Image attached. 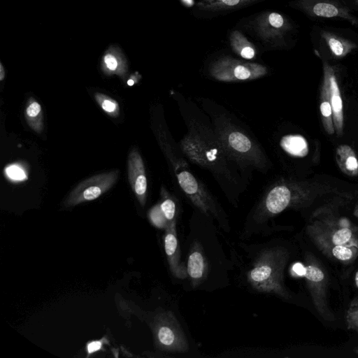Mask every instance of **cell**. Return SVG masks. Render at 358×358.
Segmentation results:
<instances>
[{
	"mask_svg": "<svg viewBox=\"0 0 358 358\" xmlns=\"http://www.w3.org/2000/svg\"><path fill=\"white\" fill-rule=\"evenodd\" d=\"M255 28L262 39L273 41L282 37L288 30L289 23L281 14L268 12L262 14L257 18Z\"/></svg>",
	"mask_w": 358,
	"mask_h": 358,
	"instance_id": "11",
	"label": "cell"
},
{
	"mask_svg": "<svg viewBox=\"0 0 358 358\" xmlns=\"http://www.w3.org/2000/svg\"><path fill=\"white\" fill-rule=\"evenodd\" d=\"M259 0H201L197 7L206 11H220L243 7Z\"/></svg>",
	"mask_w": 358,
	"mask_h": 358,
	"instance_id": "15",
	"label": "cell"
},
{
	"mask_svg": "<svg viewBox=\"0 0 358 358\" xmlns=\"http://www.w3.org/2000/svg\"><path fill=\"white\" fill-rule=\"evenodd\" d=\"M355 352H356V354H357V355H358V348H356V349H355Z\"/></svg>",
	"mask_w": 358,
	"mask_h": 358,
	"instance_id": "34",
	"label": "cell"
},
{
	"mask_svg": "<svg viewBox=\"0 0 358 358\" xmlns=\"http://www.w3.org/2000/svg\"><path fill=\"white\" fill-rule=\"evenodd\" d=\"M312 13L317 17H334L342 16L341 9L334 3L319 1L314 3L310 8Z\"/></svg>",
	"mask_w": 358,
	"mask_h": 358,
	"instance_id": "23",
	"label": "cell"
},
{
	"mask_svg": "<svg viewBox=\"0 0 358 358\" xmlns=\"http://www.w3.org/2000/svg\"><path fill=\"white\" fill-rule=\"evenodd\" d=\"M148 216L153 225L159 229H166L168 222L160 209L159 204L153 206L149 211Z\"/></svg>",
	"mask_w": 358,
	"mask_h": 358,
	"instance_id": "26",
	"label": "cell"
},
{
	"mask_svg": "<svg viewBox=\"0 0 358 358\" xmlns=\"http://www.w3.org/2000/svg\"><path fill=\"white\" fill-rule=\"evenodd\" d=\"M180 1L182 3V4L187 7L192 6L194 3V0H180Z\"/></svg>",
	"mask_w": 358,
	"mask_h": 358,
	"instance_id": "30",
	"label": "cell"
},
{
	"mask_svg": "<svg viewBox=\"0 0 358 358\" xmlns=\"http://www.w3.org/2000/svg\"><path fill=\"white\" fill-rule=\"evenodd\" d=\"M103 340L104 339L89 342L87 345V356L90 355L91 354L96 351L100 350L102 348L103 343H105L103 341Z\"/></svg>",
	"mask_w": 358,
	"mask_h": 358,
	"instance_id": "28",
	"label": "cell"
},
{
	"mask_svg": "<svg viewBox=\"0 0 358 358\" xmlns=\"http://www.w3.org/2000/svg\"><path fill=\"white\" fill-rule=\"evenodd\" d=\"M355 285H356L357 287L358 288V271L355 273Z\"/></svg>",
	"mask_w": 358,
	"mask_h": 358,
	"instance_id": "32",
	"label": "cell"
},
{
	"mask_svg": "<svg viewBox=\"0 0 358 358\" xmlns=\"http://www.w3.org/2000/svg\"><path fill=\"white\" fill-rule=\"evenodd\" d=\"M211 124L222 148L243 171L252 169L266 172L268 159L255 139L224 113H210Z\"/></svg>",
	"mask_w": 358,
	"mask_h": 358,
	"instance_id": "2",
	"label": "cell"
},
{
	"mask_svg": "<svg viewBox=\"0 0 358 358\" xmlns=\"http://www.w3.org/2000/svg\"><path fill=\"white\" fill-rule=\"evenodd\" d=\"M289 259L286 248L274 247L259 254L248 273V280L257 291L273 293L284 299L289 297L284 282V269Z\"/></svg>",
	"mask_w": 358,
	"mask_h": 358,
	"instance_id": "4",
	"label": "cell"
},
{
	"mask_svg": "<svg viewBox=\"0 0 358 358\" xmlns=\"http://www.w3.org/2000/svg\"><path fill=\"white\" fill-rule=\"evenodd\" d=\"M5 78V70L3 64L0 62V80L2 81Z\"/></svg>",
	"mask_w": 358,
	"mask_h": 358,
	"instance_id": "31",
	"label": "cell"
},
{
	"mask_svg": "<svg viewBox=\"0 0 358 358\" xmlns=\"http://www.w3.org/2000/svg\"><path fill=\"white\" fill-rule=\"evenodd\" d=\"M280 145L285 151L294 157H305L308 152V143L301 135L284 136L280 141Z\"/></svg>",
	"mask_w": 358,
	"mask_h": 358,
	"instance_id": "17",
	"label": "cell"
},
{
	"mask_svg": "<svg viewBox=\"0 0 358 358\" xmlns=\"http://www.w3.org/2000/svg\"><path fill=\"white\" fill-rule=\"evenodd\" d=\"M324 38L330 51L336 57L345 56L353 48L352 43L335 35L326 34Z\"/></svg>",
	"mask_w": 358,
	"mask_h": 358,
	"instance_id": "22",
	"label": "cell"
},
{
	"mask_svg": "<svg viewBox=\"0 0 358 358\" xmlns=\"http://www.w3.org/2000/svg\"><path fill=\"white\" fill-rule=\"evenodd\" d=\"M187 272L192 286L198 287L207 277L208 265L201 245L194 242L187 259Z\"/></svg>",
	"mask_w": 358,
	"mask_h": 358,
	"instance_id": "12",
	"label": "cell"
},
{
	"mask_svg": "<svg viewBox=\"0 0 358 358\" xmlns=\"http://www.w3.org/2000/svg\"><path fill=\"white\" fill-rule=\"evenodd\" d=\"M158 204L168 222V224L176 222L178 213V203L177 199L164 187L162 188L161 201Z\"/></svg>",
	"mask_w": 358,
	"mask_h": 358,
	"instance_id": "19",
	"label": "cell"
},
{
	"mask_svg": "<svg viewBox=\"0 0 358 358\" xmlns=\"http://www.w3.org/2000/svg\"><path fill=\"white\" fill-rule=\"evenodd\" d=\"M6 171L7 175L12 179L22 180L25 178L24 171L17 166H10L6 168Z\"/></svg>",
	"mask_w": 358,
	"mask_h": 358,
	"instance_id": "27",
	"label": "cell"
},
{
	"mask_svg": "<svg viewBox=\"0 0 358 358\" xmlns=\"http://www.w3.org/2000/svg\"><path fill=\"white\" fill-rule=\"evenodd\" d=\"M182 116L188 130L179 143L184 156L192 163L209 171L220 185H243L236 170V165L222 148L212 124L209 126L201 117L191 115L187 109L182 112Z\"/></svg>",
	"mask_w": 358,
	"mask_h": 358,
	"instance_id": "1",
	"label": "cell"
},
{
	"mask_svg": "<svg viewBox=\"0 0 358 358\" xmlns=\"http://www.w3.org/2000/svg\"><path fill=\"white\" fill-rule=\"evenodd\" d=\"M306 232L328 257L350 262L358 256V229L346 220L320 218L307 225Z\"/></svg>",
	"mask_w": 358,
	"mask_h": 358,
	"instance_id": "3",
	"label": "cell"
},
{
	"mask_svg": "<svg viewBox=\"0 0 358 358\" xmlns=\"http://www.w3.org/2000/svg\"><path fill=\"white\" fill-rule=\"evenodd\" d=\"M303 275L306 278L313 303L319 315L325 320L334 321L336 318L327 300V274L314 257L308 255L306 258Z\"/></svg>",
	"mask_w": 358,
	"mask_h": 358,
	"instance_id": "6",
	"label": "cell"
},
{
	"mask_svg": "<svg viewBox=\"0 0 358 358\" xmlns=\"http://www.w3.org/2000/svg\"><path fill=\"white\" fill-rule=\"evenodd\" d=\"M24 116L29 127L38 134L43 130V115L41 104L33 97L27 101Z\"/></svg>",
	"mask_w": 358,
	"mask_h": 358,
	"instance_id": "14",
	"label": "cell"
},
{
	"mask_svg": "<svg viewBox=\"0 0 358 358\" xmlns=\"http://www.w3.org/2000/svg\"><path fill=\"white\" fill-rule=\"evenodd\" d=\"M355 215L358 217V206L357 207V208L355 211Z\"/></svg>",
	"mask_w": 358,
	"mask_h": 358,
	"instance_id": "33",
	"label": "cell"
},
{
	"mask_svg": "<svg viewBox=\"0 0 358 358\" xmlns=\"http://www.w3.org/2000/svg\"><path fill=\"white\" fill-rule=\"evenodd\" d=\"M140 78H141V76L139 75L138 76L132 75L131 78L127 80V85L129 86L134 85L135 83H136L138 81Z\"/></svg>",
	"mask_w": 358,
	"mask_h": 358,
	"instance_id": "29",
	"label": "cell"
},
{
	"mask_svg": "<svg viewBox=\"0 0 358 358\" xmlns=\"http://www.w3.org/2000/svg\"><path fill=\"white\" fill-rule=\"evenodd\" d=\"M164 250L170 270L178 279L188 277L187 266L180 261L178 240L176 231V222L168 224L164 236Z\"/></svg>",
	"mask_w": 358,
	"mask_h": 358,
	"instance_id": "10",
	"label": "cell"
},
{
	"mask_svg": "<svg viewBox=\"0 0 358 358\" xmlns=\"http://www.w3.org/2000/svg\"><path fill=\"white\" fill-rule=\"evenodd\" d=\"M345 321L348 329L358 334V297L350 302L345 313Z\"/></svg>",
	"mask_w": 358,
	"mask_h": 358,
	"instance_id": "25",
	"label": "cell"
},
{
	"mask_svg": "<svg viewBox=\"0 0 358 358\" xmlns=\"http://www.w3.org/2000/svg\"><path fill=\"white\" fill-rule=\"evenodd\" d=\"M128 179L138 201L143 207L146 202L148 181L144 162L136 148H133L127 160Z\"/></svg>",
	"mask_w": 358,
	"mask_h": 358,
	"instance_id": "9",
	"label": "cell"
},
{
	"mask_svg": "<svg viewBox=\"0 0 358 358\" xmlns=\"http://www.w3.org/2000/svg\"><path fill=\"white\" fill-rule=\"evenodd\" d=\"M94 98L102 110L112 117H117L120 115V106L117 101L110 96L101 92H96Z\"/></svg>",
	"mask_w": 358,
	"mask_h": 358,
	"instance_id": "24",
	"label": "cell"
},
{
	"mask_svg": "<svg viewBox=\"0 0 358 358\" xmlns=\"http://www.w3.org/2000/svg\"><path fill=\"white\" fill-rule=\"evenodd\" d=\"M152 329L157 348L173 353H183L189 350L187 339L171 311L157 314L153 320Z\"/></svg>",
	"mask_w": 358,
	"mask_h": 358,
	"instance_id": "5",
	"label": "cell"
},
{
	"mask_svg": "<svg viewBox=\"0 0 358 358\" xmlns=\"http://www.w3.org/2000/svg\"><path fill=\"white\" fill-rule=\"evenodd\" d=\"M102 69L106 74H117L120 76H124L127 71L123 58L111 50L108 51L103 56Z\"/></svg>",
	"mask_w": 358,
	"mask_h": 358,
	"instance_id": "18",
	"label": "cell"
},
{
	"mask_svg": "<svg viewBox=\"0 0 358 358\" xmlns=\"http://www.w3.org/2000/svg\"><path fill=\"white\" fill-rule=\"evenodd\" d=\"M267 68L257 63L225 57L216 60L210 68V76L222 82L255 80L264 76Z\"/></svg>",
	"mask_w": 358,
	"mask_h": 358,
	"instance_id": "7",
	"label": "cell"
},
{
	"mask_svg": "<svg viewBox=\"0 0 358 358\" xmlns=\"http://www.w3.org/2000/svg\"><path fill=\"white\" fill-rule=\"evenodd\" d=\"M323 90L322 99L320 103V112L323 117L324 125L327 131L329 134H332L334 132L332 122L333 112L329 100V88L326 82H324Z\"/></svg>",
	"mask_w": 358,
	"mask_h": 358,
	"instance_id": "21",
	"label": "cell"
},
{
	"mask_svg": "<svg viewBox=\"0 0 358 358\" xmlns=\"http://www.w3.org/2000/svg\"><path fill=\"white\" fill-rule=\"evenodd\" d=\"M120 171L114 169L90 177L71 191L64 201L66 208L94 200L109 190L117 182Z\"/></svg>",
	"mask_w": 358,
	"mask_h": 358,
	"instance_id": "8",
	"label": "cell"
},
{
	"mask_svg": "<svg viewBox=\"0 0 358 358\" xmlns=\"http://www.w3.org/2000/svg\"><path fill=\"white\" fill-rule=\"evenodd\" d=\"M230 45L232 50L245 59H252L256 56V49L240 31H234L230 35Z\"/></svg>",
	"mask_w": 358,
	"mask_h": 358,
	"instance_id": "16",
	"label": "cell"
},
{
	"mask_svg": "<svg viewBox=\"0 0 358 358\" xmlns=\"http://www.w3.org/2000/svg\"><path fill=\"white\" fill-rule=\"evenodd\" d=\"M338 156L344 169L352 174H357L358 160L350 147L345 145L338 147Z\"/></svg>",
	"mask_w": 358,
	"mask_h": 358,
	"instance_id": "20",
	"label": "cell"
},
{
	"mask_svg": "<svg viewBox=\"0 0 358 358\" xmlns=\"http://www.w3.org/2000/svg\"><path fill=\"white\" fill-rule=\"evenodd\" d=\"M325 82L328 85L329 100L333 112V120L336 131L338 135L343 131V106L340 90L336 78L332 69L325 70Z\"/></svg>",
	"mask_w": 358,
	"mask_h": 358,
	"instance_id": "13",
	"label": "cell"
}]
</instances>
